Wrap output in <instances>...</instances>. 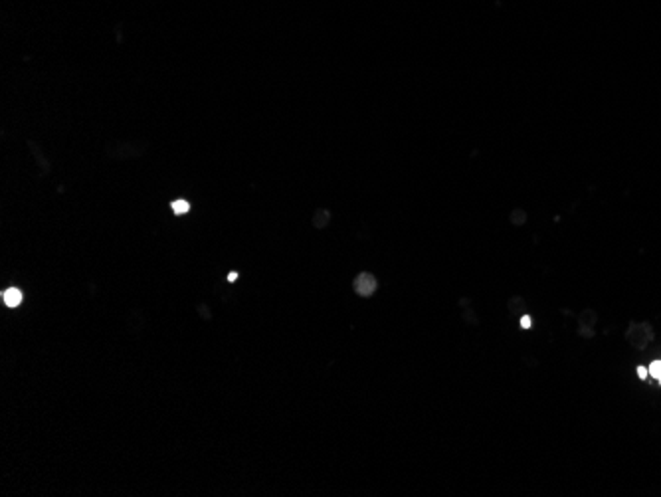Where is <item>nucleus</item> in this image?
<instances>
[{
    "instance_id": "39448f33",
    "label": "nucleus",
    "mask_w": 661,
    "mask_h": 497,
    "mask_svg": "<svg viewBox=\"0 0 661 497\" xmlns=\"http://www.w3.org/2000/svg\"><path fill=\"white\" fill-rule=\"evenodd\" d=\"M594 311L592 309H586L583 315H580V329H578V333L583 335V337H592V329H590V325L594 323Z\"/></svg>"
},
{
    "instance_id": "f03ea898",
    "label": "nucleus",
    "mask_w": 661,
    "mask_h": 497,
    "mask_svg": "<svg viewBox=\"0 0 661 497\" xmlns=\"http://www.w3.org/2000/svg\"><path fill=\"white\" fill-rule=\"evenodd\" d=\"M525 307H527V302H525V297H519V295H513V297H509V302H507L509 315H511V317H517V319H519L521 315H525Z\"/></svg>"
},
{
    "instance_id": "9d476101",
    "label": "nucleus",
    "mask_w": 661,
    "mask_h": 497,
    "mask_svg": "<svg viewBox=\"0 0 661 497\" xmlns=\"http://www.w3.org/2000/svg\"><path fill=\"white\" fill-rule=\"evenodd\" d=\"M519 325H521V329H531V327H533V321H531V317L525 313V315H521L519 317Z\"/></svg>"
},
{
    "instance_id": "0eeeda50",
    "label": "nucleus",
    "mask_w": 661,
    "mask_h": 497,
    "mask_svg": "<svg viewBox=\"0 0 661 497\" xmlns=\"http://www.w3.org/2000/svg\"><path fill=\"white\" fill-rule=\"evenodd\" d=\"M525 222H527V214H525V210L515 209L513 212H511V224L523 226Z\"/></svg>"
},
{
    "instance_id": "7ed1b4c3",
    "label": "nucleus",
    "mask_w": 661,
    "mask_h": 497,
    "mask_svg": "<svg viewBox=\"0 0 661 497\" xmlns=\"http://www.w3.org/2000/svg\"><path fill=\"white\" fill-rule=\"evenodd\" d=\"M459 309H461V319H463V323H468V325H477V323H479L475 311H473L472 304H470V299L461 297V299H459Z\"/></svg>"
},
{
    "instance_id": "423d86ee",
    "label": "nucleus",
    "mask_w": 661,
    "mask_h": 497,
    "mask_svg": "<svg viewBox=\"0 0 661 497\" xmlns=\"http://www.w3.org/2000/svg\"><path fill=\"white\" fill-rule=\"evenodd\" d=\"M330 222V212L327 210H319L315 216V220H313V226L315 228H325V226Z\"/></svg>"
},
{
    "instance_id": "f8f14e48",
    "label": "nucleus",
    "mask_w": 661,
    "mask_h": 497,
    "mask_svg": "<svg viewBox=\"0 0 661 497\" xmlns=\"http://www.w3.org/2000/svg\"><path fill=\"white\" fill-rule=\"evenodd\" d=\"M228 279H230V282H236V279H238V272H232V273H230V275H228Z\"/></svg>"
},
{
    "instance_id": "f257e3e1",
    "label": "nucleus",
    "mask_w": 661,
    "mask_h": 497,
    "mask_svg": "<svg viewBox=\"0 0 661 497\" xmlns=\"http://www.w3.org/2000/svg\"><path fill=\"white\" fill-rule=\"evenodd\" d=\"M377 288H378L377 277L368 272H361L357 277H355V282H353V289H355V293H357V295H361V297H370V295L377 291Z\"/></svg>"
},
{
    "instance_id": "1a4fd4ad",
    "label": "nucleus",
    "mask_w": 661,
    "mask_h": 497,
    "mask_svg": "<svg viewBox=\"0 0 661 497\" xmlns=\"http://www.w3.org/2000/svg\"><path fill=\"white\" fill-rule=\"evenodd\" d=\"M647 370H649V374H651V377H653V379H655V381L661 385V361H653Z\"/></svg>"
},
{
    "instance_id": "9b49d317",
    "label": "nucleus",
    "mask_w": 661,
    "mask_h": 497,
    "mask_svg": "<svg viewBox=\"0 0 661 497\" xmlns=\"http://www.w3.org/2000/svg\"><path fill=\"white\" fill-rule=\"evenodd\" d=\"M647 374H649V370H647L646 367H642V365H640V367H638V377H640V379H646Z\"/></svg>"
},
{
    "instance_id": "6e6552de",
    "label": "nucleus",
    "mask_w": 661,
    "mask_h": 497,
    "mask_svg": "<svg viewBox=\"0 0 661 497\" xmlns=\"http://www.w3.org/2000/svg\"><path fill=\"white\" fill-rule=\"evenodd\" d=\"M171 209L174 210V214H187L190 210V204L187 200H174L171 204Z\"/></svg>"
},
{
    "instance_id": "20e7f679",
    "label": "nucleus",
    "mask_w": 661,
    "mask_h": 497,
    "mask_svg": "<svg viewBox=\"0 0 661 497\" xmlns=\"http://www.w3.org/2000/svg\"><path fill=\"white\" fill-rule=\"evenodd\" d=\"M2 302L6 307H18L22 304V291L18 288H8L2 291Z\"/></svg>"
}]
</instances>
